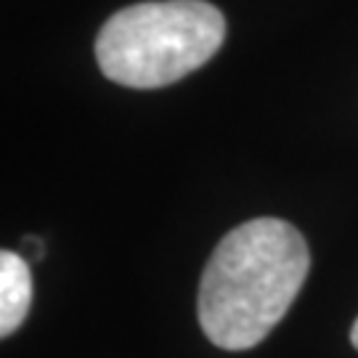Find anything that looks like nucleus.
Here are the masks:
<instances>
[{"mask_svg":"<svg viewBox=\"0 0 358 358\" xmlns=\"http://www.w3.org/2000/svg\"><path fill=\"white\" fill-rule=\"evenodd\" d=\"M310 252L303 234L279 217L231 229L207 260L196 316L213 345L247 350L287 316L306 282Z\"/></svg>","mask_w":358,"mask_h":358,"instance_id":"f257e3e1","label":"nucleus"},{"mask_svg":"<svg viewBox=\"0 0 358 358\" xmlns=\"http://www.w3.org/2000/svg\"><path fill=\"white\" fill-rule=\"evenodd\" d=\"M226 40V19L205 0L136 3L101 27L96 59L112 83L162 88L210 62Z\"/></svg>","mask_w":358,"mask_h":358,"instance_id":"f03ea898","label":"nucleus"},{"mask_svg":"<svg viewBox=\"0 0 358 358\" xmlns=\"http://www.w3.org/2000/svg\"><path fill=\"white\" fill-rule=\"evenodd\" d=\"M32 306L29 263L13 250L0 252V334H13L27 319Z\"/></svg>","mask_w":358,"mask_h":358,"instance_id":"7ed1b4c3","label":"nucleus"},{"mask_svg":"<svg viewBox=\"0 0 358 358\" xmlns=\"http://www.w3.org/2000/svg\"><path fill=\"white\" fill-rule=\"evenodd\" d=\"M350 343H353V348L358 350V319L353 321V327H350Z\"/></svg>","mask_w":358,"mask_h":358,"instance_id":"20e7f679","label":"nucleus"}]
</instances>
